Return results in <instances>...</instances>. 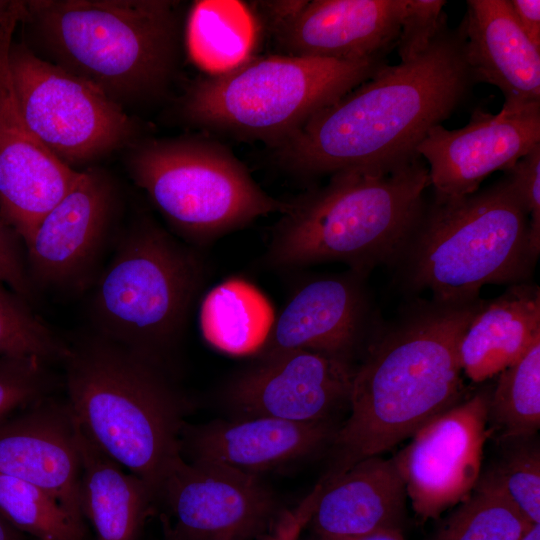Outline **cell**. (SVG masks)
<instances>
[{
  "label": "cell",
  "instance_id": "8fae6325",
  "mask_svg": "<svg viewBox=\"0 0 540 540\" xmlns=\"http://www.w3.org/2000/svg\"><path fill=\"white\" fill-rule=\"evenodd\" d=\"M491 390H481L435 417L394 456L407 497L422 520L435 519L476 486L488 430Z\"/></svg>",
  "mask_w": 540,
  "mask_h": 540
},
{
  "label": "cell",
  "instance_id": "9a60e30c",
  "mask_svg": "<svg viewBox=\"0 0 540 540\" xmlns=\"http://www.w3.org/2000/svg\"><path fill=\"white\" fill-rule=\"evenodd\" d=\"M540 144V103L497 114L475 109L460 129L432 127L416 152L425 159L435 196L456 198L479 190L491 173L507 171Z\"/></svg>",
  "mask_w": 540,
  "mask_h": 540
},
{
  "label": "cell",
  "instance_id": "d6a6232c",
  "mask_svg": "<svg viewBox=\"0 0 540 540\" xmlns=\"http://www.w3.org/2000/svg\"><path fill=\"white\" fill-rule=\"evenodd\" d=\"M444 0H405L396 42L400 62L423 54L447 25Z\"/></svg>",
  "mask_w": 540,
  "mask_h": 540
},
{
  "label": "cell",
  "instance_id": "5bb4252c",
  "mask_svg": "<svg viewBox=\"0 0 540 540\" xmlns=\"http://www.w3.org/2000/svg\"><path fill=\"white\" fill-rule=\"evenodd\" d=\"M355 366L309 350H287L257 360L227 384L225 400L242 417L326 421L349 403Z\"/></svg>",
  "mask_w": 540,
  "mask_h": 540
},
{
  "label": "cell",
  "instance_id": "d590c367",
  "mask_svg": "<svg viewBox=\"0 0 540 540\" xmlns=\"http://www.w3.org/2000/svg\"><path fill=\"white\" fill-rule=\"evenodd\" d=\"M322 488L323 479L300 503L278 516L269 534L263 540H300L303 530L309 525Z\"/></svg>",
  "mask_w": 540,
  "mask_h": 540
},
{
  "label": "cell",
  "instance_id": "3957f363",
  "mask_svg": "<svg viewBox=\"0 0 540 540\" xmlns=\"http://www.w3.org/2000/svg\"><path fill=\"white\" fill-rule=\"evenodd\" d=\"M172 0H28L22 42L126 106L158 100L180 64L183 19Z\"/></svg>",
  "mask_w": 540,
  "mask_h": 540
},
{
  "label": "cell",
  "instance_id": "6da1fadb",
  "mask_svg": "<svg viewBox=\"0 0 540 540\" xmlns=\"http://www.w3.org/2000/svg\"><path fill=\"white\" fill-rule=\"evenodd\" d=\"M465 40L462 20L453 29L446 25L416 59L384 66L274 147L279 164L314 177L389 169L419 155L427 132L449 118L475 84Z\"/></svg>",
  "mask_w": 540,
  "mask_h": 540
},
{
  "label": "cell",
  "instance_id": "ac0fdd59",
  "mask_svg": "<svg viewBox=\"0 0 540 540\" xmlns=\"http://www.w3.org/2000/svg\"><path fill=\"white\" fill-rule=\"evenodd\" d=\"M365 276L349 270L298 287L272 322L257 356L309 350L351 361L369 327Z\"/></svg>",
  "mask_w": 540,
  "mask_h": 540
},
{
  "label": "cell",
  "instance_id": "ffe728a7",
  "mask_svg": "<svg viewBox=\"0 0 540 540\" xmlns=\"http://www.w3.org/2000/svg\"><path fill=\"white\" fill-rule=\"evenodd\" d=\"M329 420L294 422L274 417H241L201 426L184 425L181 453L207 463L257 475L318 452L332 442Z\"/></svg>",
  "mask_w": 540,
  "mask_h": 540
},
{
  "label": "cell",
  "instance_id": "60d3db41",
  "mask_svg": "<svg viewBox=\"0 0 540 540\" xmlns=\"http://www.w3.org/2000/svg\"><path fill=\"white\" fill-rule=\"evenodd\" d=\"M0 540H26L20 531L14 528L1 514H0Z\"/></svg>",
  "mask_w": 540,
  "mask_h": 540
},
{
  "label": "cell",
  "instance_id": "4316f807",
  "mask_svg": "<svg viewBox=\"0 0 540 540\" xmlns=\"http://www.w3.org/2000/svg\"><path fill=\"white\" fill-rule=\"evenodd\" d=\"M490 431L501 442L536 435L540 427V340L498 375L488 404Z\"/></svg>",
  "mask_w": 540,
  "mask_h": 540
},
{
  "label": "cell",
  "instance_id": "484cf974",
  "mask_svg": "<svg viewBox=\"0 0 540 540\" xmlns=\"http://www.w3.org/2000/svg\"><path fill=\"white\" fill-rule=\"evenodd\" d=\"M272 322L270 307L263 296L240 280L219 284L207 294L201 306L204 338L229 354H256Z\"/></svg>",
  "mask_w": 540,
  "mask_h": 540
},
{
  "label": "cell",
  "instance_id": "cb8c5ba5",
  "mask_svg": "<svg viewBox=\"0 0 540 540\" xmlns=\"http://www.w3.org/2000/svg\"><path fill=\"white\" fill-rule=\"evenodd\" d=\"M77 424L83 516L99 540H137L156 496L149 485L103 453Z\"/></svg>",
  "mask_w": 540,
  "mask_h": 540
},
{
  "label": "cell",
  "instance_id": "4dcf8cb0",
  "mask_svg": "<svg viewBox=\"0 0 540 540\" xmlns=\"http://www.w3.org/2000/svg\"><path fill=\"white\" fill-rule=\"evenodd\" d=\"M533 437L502 442L506 448L484 474L532 523L540 524V447Z\"/></svg>",
  "mask_w": 540,
  "mask_h": 540
},
{
  "label": "cell",
  "instance_id": "f546056e",
  "mask_svg": "<svg viewBox=\"0 0 540 540\" xmlns=\"http://www.w3.org/2000/svg\"><path fill=\"white\" fill-rule=\"evenodd\" d=\"M0 282V357H33L48 364L63 362L69 343Z\"/></svg>",
  "mask_w": 540,
  "mask_h": 540
},
{
  "label": "cell",
  "instance_id": "d6986e66",
  "mask_svg": "<svg viewBox=\"0 0 540 540\" xmlns=\"http://www.w3.org/2000/svg\"><path fill=\"white\" fill-rule=\"evenodd\" d=\"M405 0H313L273 33L285 55L360 61L385 55L400 31Z\"/></svg>",
  "mask_w": 540,
  "mask_h": 540
},
{
  "label": "cell",
  "instance_id": "f1b7e54d",
  "mask_svg": "<svg viewBox=\"0 0 540 540\" xmlns=\"http://www.w3.org/2000/svg\"><path fill=\"white\" fill-rule=\"evenodd\" d=\"M0 514L18 531L37 540H83L76 521L43 489L0 473Z\"/></svg>",
  "mask_w": 540,
  "mask_h": 540
},
{
  "label": "cell",
  "instance_id": "7c38bea8",
  "mask_svg": "<svg viewBox=\"0 0 540 540\" xmlns=\"http://www.w3.org/2000/svg\"><path fill=\"white\" fill-rule=\"evenodd\" d=\"M118 207L113 180L99 168L81 171L74 187L44 217L26 248L35 288L81 292L96 281Z\"/></svg>",
  "mask_w": 540,
  "mask_h": 540
},
{
  "label": "cell",
  "instance_id": "5b68a950",
  "mask_svg": "<svg viewBox=\"0 0 540 540\" xmlns=\"http://www.w3.org/2000/svg\"><path fill=\"white\" fill-rule=\"evenodd\" d=\"M62 363L66 401L81 430L158 498L183 457L188 407L165 362L92 330L69 344Z\"/></svg>",
  "mask_w": 540,
  "mask_h": 540
},
{
  "label": "cell",
  "instance_id": "277c9868",
  "mask_svg": "<svg viewBox=\"0 0 540 540\" xmlns=\"http://www.w3.org/2000/svg\"><path fill=\"white\" fill-rule=\"evenodd\" d=\"M428 186L420 155L389 169L336 172L325 186L290 200L271 231L263 264L290 271L341 262L367 275L399 260L424 212Z\"/></svg>",
  "mask_w": 540,
  "mask_h": 540
},
{
  "label": "cell",
  "instance_id": "8d00e7d4",
  "mask_svg": "<svg viewBox=\"0 0 540 540\" xmlns=\"http://www.w3.org/2000/svg\"><path fill=\"white\" fill-rule=\"evenodd\" d=\"M512 12L528 39L540 49V1L509 0Z\"/></svg>",
  "mask_w": 540,
  "mask_h": 540
},
{
  "label": "cell",
  "instance_id": "ba28073f",
  "mask_svg": "<svg viewBox=\"0 0 540 540\" xmlns=\"http://www.w3.org/2000/svg\"><path fill=\"white\" fill-rule=\"evenodd\" d=\"M116 245L94 282L92 330L165 362L205 284L206 261L148 215L131 222Z\"/></svg>",
  "mask_w": 540,
  "mask_h": 540
},
{
  "label": "cell",
  "instance_id": "2e32d148",
  "mask_svg": "<svg viewBox=\"0 0 540 540\" xmlns=\"http://www.w3.org/2000/svg\"><path fill=\"white\" fill-rule=\"evenodd\" d=\"M11 44L0 50V217L26 247L81 171L60 160L26 124L8 65Z\"/></svg>",
  "mask_w": 540,
  "mask_h": 540
},
{
  "label": "cell",
  "instance_id": "836d02e7",
  "mask_svg": "<svg viewBox=\"0 0 540 540\" xmlns=\"http://www.w3.org/2000/svg\"><path fill=\"white\" fill-rule=\"evenodd\" d=\"M529 216V241L533 255L540 252V144L505 171Z\"/></svg>",
  "mask_w": 540,
  "mask_h": 540
},
{
  "label": "cell",
  "instance_id": "1f68e13d",
  "mask_svg": "<svg viewBox=\"0 0 540 540\" xmlns=\"http://www.w3.org/2000/svg\"><path fill=\"white\" fill-rule=\"evenodd\" d=\"M48 366L33 357H0V419L51 395L58 382Z\"/></svg>",
  "mask_w": 540,
  "mask_h": 540
},
{
  "label": "cell",
  "instance_id": "7bdbcfd3",
  "mask_svg": "<svg viewBox=\"0 0 540 540\" xmlns=\"http://www.w3.org/2000/svg\"><path fill=\"white\" fill-rule=\"evenodd\" d=\"M169 540H171V539H169Z\"/></svg>",
  "mask_w": 540,
  "mask_h": 540
},
{
  "label": "cell",
  "instance_id": "52a82bcc",
  "mask_svg": "<svg viewBox=\"0 0 540 540\" xmlns=\"http://www.w3.org/2000/svg\"><path fill=\"white\" fill-rule=\"evenodd\" d=\"M385 57L360 61L272 55L250 57L220 74L194 81L179 113L191 126L273 148L386 66Z\"/></svg>",
  "mask_w": 540,
  "mask_h": 540
},
{
  "label": "cell",
  "instance_id": "83f0119b",
  "mask_svg": "<svg viewBox=\"0 0 540 540\" xmlns=\"http://www.w3.org/2000/svg\"><path fill=\"white\" fill-rule=\"evenodd\" d=\"M534 525L480 476L469 496L427 540H521Z\"/></svg>",
  "mask_w": 540,
  "mask_h": 540
},
{
  "label": "cell",
  "instance_id": "74e56055",
  "mask_svg": "<svg viewBox=\"0 0 540 540\" xmlns=\"http://www.w3.org/2000/svg\"><path fill=\"white\" fill-rule=\"evenodd\" d=\"M308 0L262 1L258 2L272 33L293 19Z\"/></svg>",
  "mask_w": 540,
  "mask_h": 540
},
{
  "label": "cell",
  "instance_id": "603a6c76",
  "mask_svg": "<svg viewBox=\"0 0 540 540\" xmlns=\"http://www.w3.org/2000/svg\"><path fill=\"white\" fill-rule=\"evenodd\" d=\"M540 340V291L527 282L511 285L474 315L460 342L463 375L482 383L521 359Z\"/></svg>",
  "mask_w": 540,
  "mask_h": 540
},
{
  "label": "cell",
  "instance_id": "7a4b0ae2",
  "mask_svg": "<svg viewBox=\"0 0 540 540\" xmlns=\"http://www.w3.org/2000/svg\"><path fill=\"white\" fill-rule=\"evenodd\" d=\"M484 302H426L371 343L355 367L350 414L334 434L326 478L389 451L462 401L460 342Z\"/></svg>",
  "mask_w": 540,
  "mask_h": 540
},
{
  "label": "cell",
  "instance_id": "b9f144b4",
  "mask_svg": "<svg viewBox=\"0 0 540 540\" xmlns=\"http://www.w3.org/2000/svg\"><path fill=\"white\" fill-rule=\"evenodd\" d=\"M521 540H540V524L534 525Z\"/></svg>",
  "mask_w": 540,
  "mask_h": 540
},
{
  "label": "cell",
  "instance_id": "d4e9b609",
  "mask_svg": "<svg viewBox=\"0 0 540 540\" xmlns=\"http://www.w3.org/2000/svg\"><path fill=\"white\" fill-rule=\"evenodd\" d=\"M256 25L246 5L236 1H197L189 13L184 41L191 60L215 75L250 58Z\"/></svg>",
  "mask_w": 540,
  "mask_h": 540
},
{
  "label": "cell",
  "instance_id": "7402d4cb",
  "mask_svg": "<svg viewBox=\"0 0 540 540\" xmlns=\"http://www.w3.org/2000/svg\"><path fill=\"white\" fill-rule=\"evenodd\" d=\"M406 498L405 483L394 458L371 456L323 479L309 524L316 537L402 530Z\"/></svg>",
  "mask_w": 540,
  "mask_h": 540
},
{
  "label": "cell",
  "instance_id": "30bf717a",
  "mask_svg": "<svg viewBox=\"0 0 540 540\" xmlns=\"http://www.w3.org/2000/svg\"><path fill=\"white\" fill-rule=\"evenodd\" d=\"M8 65L31 131L68 166H83L131 144L137 126L100 89L13 41ZM77 170V169H76Z\"/></svg>",
  "mask_w": 540,
  "mask_h": 540
},
{
  "label": "cell",
  "instance_id": "e0dca14e",
  "mask_svg": "<svg viewBox=\"0 0 540 540\" xmlns=\"http://www.w3.org/2000/svg\"><path fill=\"white\" fill-rule=\"evenodd\" d=\"M0 473L48 492L83 524L77 424L67 401L44 397L0 419Z\"/></svg>",
  "mask_w": 540,
  "mask_h": 540
},
{
  "label": "cell",
  "instance_id": "8992f818",
  "mask_svg": "<svg viewBox=\"0 0 540 540\" xmlns=\"http://www.w3.org/2000/svg\"><path fill=\"white\" fill-rule=\"evenodd\" d=\"M400 259L410 288L446 304L476 300L488 284L526 282L537 261L529 216L506 175L466 196H435Z\"/></svg>",
  "mask_w": 540,
  "mask_h": 540
},
{
  "label": "cell",
  "instance_id": "44dd1931",
  "mask_svg": "<svg viewBox=\"0 0 540 540\" xmlns=\"http://www.w3.org/2000/svg\"><path fill=\"white\" fill-rule=\"evenodd\" d=\"M463 22L474 83L498 87L509 110L540 103V49L521 29L509 0H468Z\"/></svg>",
  "mask_w": 540,
  "mask_h": 540
},
{
  "label": "cell",
  "instance_id": "e575fe53",
  "mask_svg": "<svg viewBox=\"0 0 540 540\" xmlns=\"http://www.w3.org/2000/svg\"><path fill=\"white\" fill-rule=\"evenodd\" d=\"M21 243L16 232L0 217V282L30 302L35 298L36 288L30 278Z\"/></svg>",
  "mask_w": 540,
  "mask_h": 540
},
{
  "label": "cell",
  "instance_id": "ab89813d",
  "mask_svg": "<svg viewBox=\"0 0 540 540\" xmlns=\"http://www.w3.org/2000/svg\"><path fill=\"white\" fill-rule=\"evenodd\" d=\"M314 540H405L402 530L382 529L350 537H316Z\"/></svg>",
  "mask_w": 540,
  "mask_h": 540
},
{
  "label": "cell",
  "instance_id": "f35d334b",
  "mask_svg": "<svg viewBox=\"0 0 540 540\" xmlns=\"http://www.w3.org/2000/svg\"><path fill=\"white\" fill-rule=\"evenodd\" d=\"M24 14V1L0 0V50L13 41Z\"/></svg>",
  "mask_w": 540,
  "mask_h": 540
},
{
  "label": "cell",
  "instance_id": "4fadbf2b",
  "mask_svg": "<svg viewBox=\"0 0 540 540\" xmlns=\"http://www.w3.org/2000/svg\"><path fill=\"white\" fill-rule=\"evenodd\" d=\"M159 497L175 521L171 540H250L271 529L279 516L259 476L184 457Z\"/></svg>",
  "mask_w": 540,
  "mask_h": 540
},
{
  "label": "cell",
  "instance_id": "9c48e42d",
  "mask_svg": "<svg viewBox=\"0 0 540 540\" xmlns=\"http://www.w3.org/2000/svg\"><path fill=\"white\" fill-rule=\"evenodd\" d=\"M127 168L170 231L197 249L290 208L266 193L226 145L206 136L135 142Z\"/></svg>",
  "mask_w": 540,
  "mask_h": 540
}]
</instances>
